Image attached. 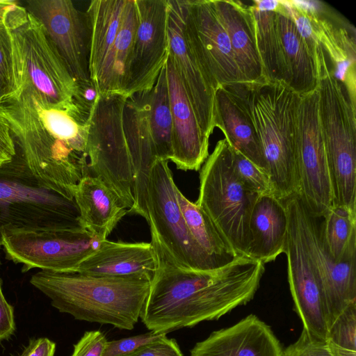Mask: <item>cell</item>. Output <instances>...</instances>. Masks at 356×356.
I'll list each match as a JSON object with an SVG mask.
<instances>
[{
  "label": "cell",
  "mask_w": 356,
  "mask_h": 356,
  "mask_svg": "<svg viewBox=\"0 0 356 356\" xmlns=\"http://www.w3.org/2000/svg\"><path fill=\"white\" fill-rule=\"evenodd\" d=\"M0 227H82L74 195L35 177L16 154L0 166Z\"/></svg>",
  "instance_id": "obj_7"
},
{
  "label": "cell",
  "mask_w": 356,
  "mask_h": 356,
  "mask_svg": "<svg viewBox=\"0 0 356 356\" xmlns=\"http://www.w3.org/2000/svg\"><path fill=\"white\" fill-rule=\"evenodd\" d=\"M137 26L134 0H127L121 23L95 82L99 95H122L123 80Z\"/></svg>",
  "instance_id": "obj_30"
},
{
  "label": "cell",
  "mask_w": 356,
  "mask_h": 356,
  "mask_svg": "<svg viewBox=\"0 0 356 356\" xmlns=\"http://www.w3.org/2000/svg\"><path fill=\"white\" fill-rule=\"evenodd\" d=\"M244 107L261 145L273 195L298 194V113L300 95L282 82H238L222 86Z\"/></svg>",
  "instance_id": "obj_3"
},
{
  "label": "cell",
  "mask_w": 356,
  "mask_h": 356,
  "mask_svg": "<svg viewBox=\"0 0 356 356\" xmlns=\"http://www.w3.org/2000/svg\"><path fill=\"white\" fill-rule=\"evenodd\" d=\"M103 241L82 227L1 228V246L6 258L22 264L23 272L39 268L74 273Z\"/></svg>",
  "instance_id": "obj_10"
},
{
  "label": "cell",
  "mask_w": 356,
  "mask_h": 356,
  "mask_svg": "<svg viewBox=\"0 0 356 356\" xmlns=\"http://www.w3.org/2000/svg\"><path fill=\"white\" fill-rule=\"evenodd\" d=\"M231 147L234 171L244 185L259 195H273L268 174L257 167L236 149Z\"/></svg>",
  "instance_id": "obj_37"
},
{
  "label": "cell",
  "mask_w": 356,
  "mask_h": 356,
  "mask_svg": "<svg viewBox=\"0 0 356 356\" xmlns=\"http://www.w3.org/2000/svg\"><path fill=\"white\" fill-rule=\"evenodd\" d=\"M317 90L318 119L331 184L333 205L356 210V106L345 85L321 64Z\"/></svg>",
  "instance_id": "obj_6"
},
{
  "label": "cell",
  "mask_w": 356,
  "mask_h": 356,
  "mask_svg": "<svg viewBox=\"0 0 356 356\" xmlns=\"http://www.w3.org/2000/svg\"><path fill=\"white\" fill-rule=\"evenodd\" d=\"M126 356H183V354L177 341L165 336L141 346Z\"/></svg>",
  "instance_id": "obj_42"
},
{
  "label": "cell",
  "mask_w": 356,
  "mask_h": 356,
  "mask_svg": "<svg viewBox=\"0 0 356 356\" xmlns=\"http://www.w3.org/2000/svg\"><path fill=\"white\" fill-rule=\"evenodd\" d=\"M324 243L337 261L356 257V211L332 205L321 218Z\"/></svg>",
  "instance_id": "obj_34"
},
{
  "label": "cell",
  "mask_w": 356,
  "mask_h": 356,
  "mask_svg": "<svg viewBox=\"0 0 356 356\" xmlns=\"http://www.w3.org/2000/svg\"><path fill=\"white\" fill-rule=\"evenodd\" d=\"M166 334L152 331L121 339L108 341L103 356H126L138 348L159 340Z\"/></svg>",
  "instance_id": "obj_38"
},
{
  "label": "cell",
  "mask_w": 356,
  "mask_h": 356,
  "mask_svg": "<svg viewBox=\"0 0 356 356\" xmlns=\"http://www.w3.org/2000/svg\"><path fill=\"white\" fill-rule=\"evenodd\" d=\"M1 246V227H0V247Z\"/></svg>",
  "instance_id": "obj_48"
},
{
  "label": "cell",
  "mask_w": 356,
  "mask_h": 356,
  "mask_svg": "<svg viewBox=\"0 0 356 356\" xmlns=\"http://www.w3.org/2000/svg\"><path fill=\"white\" fill-rule=\"evenodd\" d=\"M137 26L122 95L149 90L169 55L168 0H134Z\"/></svg>",
  "instance_id": "obj_13"
},
{
  "label": "cell",
  "mask_w": 356,
  "mask_h": 356,
  "mask_svg": "<svg viewBox=\"0 0 356 356\" xmlns=\"http://www.w3.org/2000/svg\"><path fill=\"white\" fill-rule=\"evenodd\" d=\"M150 233L157 266L140 317L150 331L166 334L218 320L253 299L265 270L260 261L238 256L214 269L184 268Z\"/></svg>",
  "instance_id": "obj_1"
},
{
  "label": "cell",
  "mask_w": 356,
  "mask_h": 356,
  "mask_svg": "<svg viewBox=\"0 0 356 356\" xmlns=\"http://www.w3.org/2000/svg\"><path fill=\"white\" fill-rule=\"evenodd\" d=\"M169 56L194 110L200 129L209 138L214 128L215 88L184 33L181 0H168Z\"/></svg>",
  "instance_id": "obj_18"
},
{
  "label": "cell",
  "mask_w": 356,
  "mask_h": 356,
  "mask_svg": "<svg viewBox=\"0 0 356 356\" xmlns=\"http://www.w3.org/2000/svg\"><path fill=\"white\" fill-rule=\"evenodd\" d=\"M6 21L13 38L19 92L26 82L49 106L86 124L74 102L77 83L41 22L18 1L8 13Z\"/></svg>",
  "instance_id": "obj_5"
},
{
  "label": "cell",
  "mask_w": 356,
  "mask_h": 356,
  "mask_svg": "<svg viewBox=\"0 0 356 356\" xmlns=\"http://www.w3.org/2000/svg\"><path fill=\"white\" fill-rule=\"evenodd\" d=\"M148 122L158 160H170L172 119L165 65L149 91Z\"/></svg>",
  "instance_id": "obj_33"
},
{
  "label": "cell",
  "mask_w": 356,
  "mask_h": 356,
  "mask_svg": "<svg viewBox=\"0 0 356 356\" xmlns=\"http://www.w3.org/2000/svg\"><path fill=\"white\" fill-rule=\"evenodd\" d=\"M55 351L56 343L47 338L41 337L30 340L19 356H54Z\"/></svg>",
  "instance_id": "obj_45"
},
{
  "label": "cell",
  "mask_w": 356,
  "mask_h": 356,
  "mask_svg": "<svg viewBox=\"0 0 356 356\" xmlns=\"http://www.w3.org/2000/svg\"><path fill=\"white\" fill-rule=\"evenodd\" d=\"M181 3L186 38L215 90L245 82L212 0H181Z\"/></svg>",
  "instance_id": "obj_14"
},
{
  "label": "cell",
  "mask_w": 356,
  "mask_h": 356,
  "mask_svg": "<svg viewBox=\"0 0 356 356\" xmlns=\"http://www.w3.org/2000/svg\"><path fill=\"white\" fill-rule=\"evenodd\" d=\"M282 356H331L326 341L314 337L302 330L298 339L283 350Z\"/></svg>",
  "instance_id": "obj_39"
},
{
  "label": "cell",
  "mask_w": 356,
  "mask_h": 356,
  "mask_svg": "<svg viewBox=\"0 0 356 356\" xmlns=\"http://www.w3.org/2000/svg\"><path fill=\"white\" fill-rule=\"evenodd\" d=\"M288 216L284 202L273 194L260 195L250 218V244L247 257L264 264L284 253Z\"/></svg>",
  "instance_id": "obj_25"
},
{
  "label": "cell",
  "mask_w": 356,
  "mask_h": 356,
  "mask_svg": "<svg viewBox=\"0 0 356 356\" xmlns=\"http://www.w3.org/2000/svg\"><path fill=\"white\" fill-rule=\"evenodd\" d=\"M259 195L245 186L236 174L228 142L225 138L218 141L201 168L195 203L237 256L247 257L250 218Z\"/></svg>",
  "instance_id": "obj_8"
},
{
  "label": "cell",
  "mask_w": 356,
  "mask_h": 356,
  "mask_svg": "<svg viewBox=\"0 0 356 356\" xmlns=\"http://www.w3.org/2000/svg\"><path fill=\"white\" fill-rule=\"evenodd\" d=\"M17 2L12 0H0V25L6 20L8 13Z\"/></svg>",
  "instance_id": "obj_47"
},
{
  "label": "cell",
  "mask_w": 356,
  "mask_h": 356,
  "mask_svg": "<svg viewBox=\"0 0 356 356\" xmlns=\"http://www.w3.org/2000/svg\"><path fill=\"white\" fill-rule=\"evenodd\" d=\"M17 154L10 125L0 112V166L13 159Z\"/></svg>",
  "instance_id": "obj_43"
},
{
  "label": "cell",
  "mask_w": 356,
  "mask_h": 356,
  "mask_svg": "<svg viewBox=\"0 0 356 356\" xmlns=\"http://www.w3.org/2000/svg\"><path fill=\"white\" fill-rule=\"evenodd\" d=\"M18 96L0 105L15 143L17 154L43 181L74 195L89 175L85 154L88 124L49 106L26 82Z\"/></svg>",
  "instance_id": "obj_2"
},
{
  "label": "cell",
  "mask_w": 356,
  "mask_h": 356,
  "mask_svg": "<svg viewBox=\"0 0 356 356\" xmlns=\"http://www.w3.org/2000/svg\"><path fill=\"white\" fill-rule=\"evenodd\" d=\"M275 12L286 68L285 84L299 95L312 92L321 72L316 60L280 1Z\"/></svg>",
  "instance_id": "obj_28"
},
{
  "label": "cell",
  "mask_w": 356,
  "mask_h": 356,
  "mask_svg": "<svg viewBox=\"0 0 356 356\" xmlns=\"http://www.w3.org/2000/svg\"><path fill=\"white\" fill-rule=\"evenodd\" d=\"M284 204L288 216L284 253L294 308L302 323V330L316 339L326 341L329 321L323 286L303 242L289 199Z\"/></svg>",
  "instance_id": "obj_15"
},
{
  "label": "cell",
  "mask_w": 356,
  "mask_h": 356,
  "mask_svg": "<svg viewBox=\"0 0 356 356\" xmlns=\"http://www.w3.org/2000/svg\"><path fill=\"white\" fill-rule=\"evenodd\" d=\"M19 93L13 38L6 18L0 25V105Z\"/></svg>",
  "instance_id": "obj_36"
},
{
  "label": "cell",
  "mask_w": 356,
  "mask_h": 356,
  "mask_svg": "<svg viewBox=\"0 0 356 356\" xmlns=\"http://www.w3.org/2000/svg\"><path fill=\"white\" fill-rule=\"evenodd\" d=\"M126 97L99 95L88 120L85 154L92 176L99 178L131 209L134 204L133 172L122 124Z\"/></svg>",
  "instance_id": "obj_9"
},
{
  "label": "cell",
  "mask_w": 356,
  "mask_h": 356,
  "mask_svg": "<svg viewBox=\"0 0 356 356\" xmlns=\"http://www.w3.org/2000/svg\"><path fill=\"white\" fill-rule=\"evenodd\" d=\"M289 200L303 242L323 286L330 328L346 308L356 303V257L335 261L324 243L321 218L314 217L309 213L298 194Z\"/></svg>",
  "instance_id": "obj_16"
},
{
  "label": "cell",
  "mask_w": 356,
  "mask_h": 356,
  "mask_svg": "<svg viewBox=\"0 0 356 356\" xmlns=\"http://www.w3.org/2000/svg\"><path fill=\"white\" fill-rule=\"evenodd\" d=\"M108 340L100 331L86 332L74 346L71 356H103Z\"/></svg>",
  "instance_id": "obj_40"
},
{
  "label": "cell",
  "mask_w": 356,
  "mask_h": 356,
  "mask_svg": "<svg viewBox=\"0 0 356 356\" xmlns=\"http://www.w3.org/2000/svg\"><path fill=\"white\" fill-rule=\"evenodd\" d=\"M149 90L126 97L122 111L134 181V204L129 212L143 216L147 222V185L152 167L158 160L148 122Z\"/></svg>",
  "instance_id": "obj_20"
},
{
  "label": "cell",
  "mask_w": 356,
  "mask_h": 356,
  "mask_svg": "<svg viewBox=\"0 0 356 356\" xmlns=\"http://www.w3.org/2000/svg\"><path fill=\"white\" fill-rule=\"evenodd\" d=\"M168 161L156 160L147 185V213L153 232L173 259L188 268H219L190 234L181 213Z\"/></svg>",
  "instance_id": "obj_11"
},
{
  "label": "cell",
  "mask_w": 356,
  "mask_h": 356,
  "mask_svg": "<svg viewBox=\"0 0 356 356\" xmlns=\"http://www.w3.org/2000/svg\"><path fill=\"white\" fill-rule=\"evenodd\" d=\"M309 16L324 51L332 63V73L346 86L350 99L356 105L355 29L319 1H293Z\"/></svg>",
  "instance_id": "obj_19"
},
{
  "label": "cell",
  "mask_w": 356,
  "mask_h": 356,
  "mask_svg": "<svg viewBox=\"0 0 356 356\" xmlns=\"http://www.w3.org/2000/svg\"><path fill=\"white\" fill-rule=\"evenodd\" d=\"M165 70L172 119V156L170 161L178 169L199 170L209 156V138L200 129L169 55Z\"/></svg>",
  "instance_id": "obj_21"
},
{
  "label": "cell",
  "mask_w": 356,
  "mask_h": 356,
  "mask_svg": "<svg viewBox=\"0 0 356 356\" xmlns=\"http://www.w3.org/2000/svg\"><path fill=\"white\" fill-rule=\"evenodd\" d=\"M214 124L223 132L231 147L268 173L261 145L250 117L242 104L222 86L218 87L214 94Z\"/></svg>",
  "instance_id": "obj_27"
},
{
  "label": "cell",
  "mask_w": 356,
  "mask_h": 356,
  "mask_svg": "<svg viewBox=\"0 0 356 356\" xmlns=\"http://www.w3.org/2000/svg\"><path fill=\"white\" fill-rule=\"evenodd\" d=\"M24 7L47 35L76 83L90 81V31L86 12L70 0H29Z\"/></svg>",
  "instance_id": "obj_17"
},
{
  "label": "cell",
  "mask_w": 356,
  "mask_h": 356,
  "mask_svg": "<svg viewBox=\"0 0 356 356\" xmlns=\"http://www.w3.org/2000/svg\"><path fill=\"white\" fill-rule=\"evenodd\" d=\"M178 203L188 229L201 249L216 264L223 266L238 257L225 242L211 219L196 203L177 189Z\"/></svg>",
  "instance_id": "obj_32"
},
{
  "label": "cell",
  "mask_w": 356,
  "mask_h": 356,
  "mask_svg": "<svg viewBox=\"0 0 356 356\" xmlns=\"http://www.w3.org/2000/svg\"><path fill=\"white\" fill-rule=\"evenodd\" d=\"M298 195L309 213L322 218L333 204L331 184L318 119L317 89L300 95L298 113Z\"/></svg>",
  "instance_id": "obj_12"
},
{
  "label": "cell",
  "mask_w": 356,
  "mask_h": 356,
  "mask_svg": "<svg viewBox=\"0 0 356 356\" xmlns=\"http://www.w3.org/2000/svg\"><path fill=\"white\" fill-rule=\"evenodd\" d=\"M281 343L270 327L254 314L216 330L197 342L190 356H282Z\"/></svg>",
  "instance_id": "obj_22"
},
{
  "label": "cell",
  "mask_w": 356,
  "mask_h": 356,
  "mask_svg": "<svg viewBox=\"0 0 356 356\" xmlns=\"http://www.w3.org/2000/svg\"><path fill=\"white\" fill-rule=\"evenodd\" d=\"M74 198L81 226L102 240L106 239L127 214L115 193L99 178L86 175L76 185Z\"/></svg>",
  "instance_id": "obj_26"
},
{
  "label": "cell",
  "mask_w": 356,
  "mask_h": 356,
  "mask_svg": "<svg viewBox=\"0 0 356 356\" xmlns=\"http://www.w3.org/2000/svg\"><path fill=\"white\" fill-rule=\"evenodd\" d=\"M326 343L331 356H356V303L346 308L330 327Z\"/></svg>",
  "instance_id": "obj_35"
},
{
  "label": "cell",
  "mask_w": 356,
  "mask_h": 356,
  "mask_svg": "<svg viewBox=\"0 0 356 356\" xmlns=\"http://www.w3.org/2000/svg\"><path fill=\"white\" fill-rule=\"evenodd\" d=\"M252 14L257 52L266 81L285 84L286 68L275 11L259 10L250 6Z\"/></svg>",
  "instance_id": "obj_31"
},
{
  "label": "cell",
  "mask_w": 356,
  "mask_h": 356,
  "mask_svg": "<svg viewBox=\"0 0 356 356\" xmlns=\"http://www.w3.org/2000/svg\"><path fill=\"white\" fill-rule=\"evenodd\" d=\"M212 2L229 36L236 63L244 81H266L257 52L250 6L239 1L212 0Z\"/></svg>",
  "instance_id": "obj_24"
},
{
  "label": "cell",
  "mask_w": 356,
  "mask_h": 356,
  "mask_svg": "<svg viewBox=\"0 0 356 356\" xmlns=\"http://www.w3.org/2000/svg\"><path fill=\"white\" fill-rule=\"evenodd\" d=\"M156 266V254L151 242L124 243L105 239L74 273L100 277L152 280Z\"/></svg>",
  "instance_id": "obj_23"
},
{
  "label": "cell",
  "mask_w": 356,
  "mask_h": 356,
  "mask_svg": "<svg viewBox=\"0 0 356 356\" xmlns=\"http://www.w3.org/2000/svg\"><path fill=\"white\" fill-rule=\"evenodd\" d=\"M30 282L60 312L77 320L131 330L140 317L151 280L40 270Z\"/></svg>",
  "instance_id": "obj_4"
},
{
  "label": "cell",
  "mask_w": 356,
  "mask_h": 356,
  "mask_svg": "<svg viewBox=\"0 0 356 356\" xmlns=\"http://www.w3.org/2000/svg\"><path fill=\"white\" fill-rule=\"evenodd\" d=\"M76 83L74 102L82 118L88 122L91 110L99 96V90L92 79Z\"/></svg>",
  "instance_id": "obj_41"
},
{
  "label": "cell",
  "mask_w": 356,
  "mask_h": 356,
  "mask_svg": "<svg viewBox=\"0 0 356 356\" xmlns=\"http://www.w3.org/2000/svg\"><path fill=\"white\" fill-rule=\"evenodd\" d=\"M127 0H93L86 11L90 31L89 71L95 83L117 36Z\"/></svg>",
  "instance_id": "obj_29"
},
{
  "label": "cell",
  "mask_w": 356,
  "mask_h": 356,
  "mask_svg": "<svg viewBox=\"0 0 356 356\" xmlns=\"http://www.w3.org/2000/svg\"><path fill=\"white\" fill-rule=\"evenodd\" d=\"M253 4L261 11H275L280 5L277 0H254Z\"/></svg>",
  "instance_id": "obj_46"
},
{
  "label": "cell",
  "mask_w": 356,
  "mask_h": 356,
  "mask_svg": "<svg viewBox=\"0 0 356 356\" xmlns=\"http://www.w3.org/2000/svg\"><path fill=\"white\" fill-rule=\"evenodd\" d=\"M15 329L14 309L6 300L0 282V343L9 338Z\"/></svg>",
  "instance_id": "obj_44"
}]
</instances>
